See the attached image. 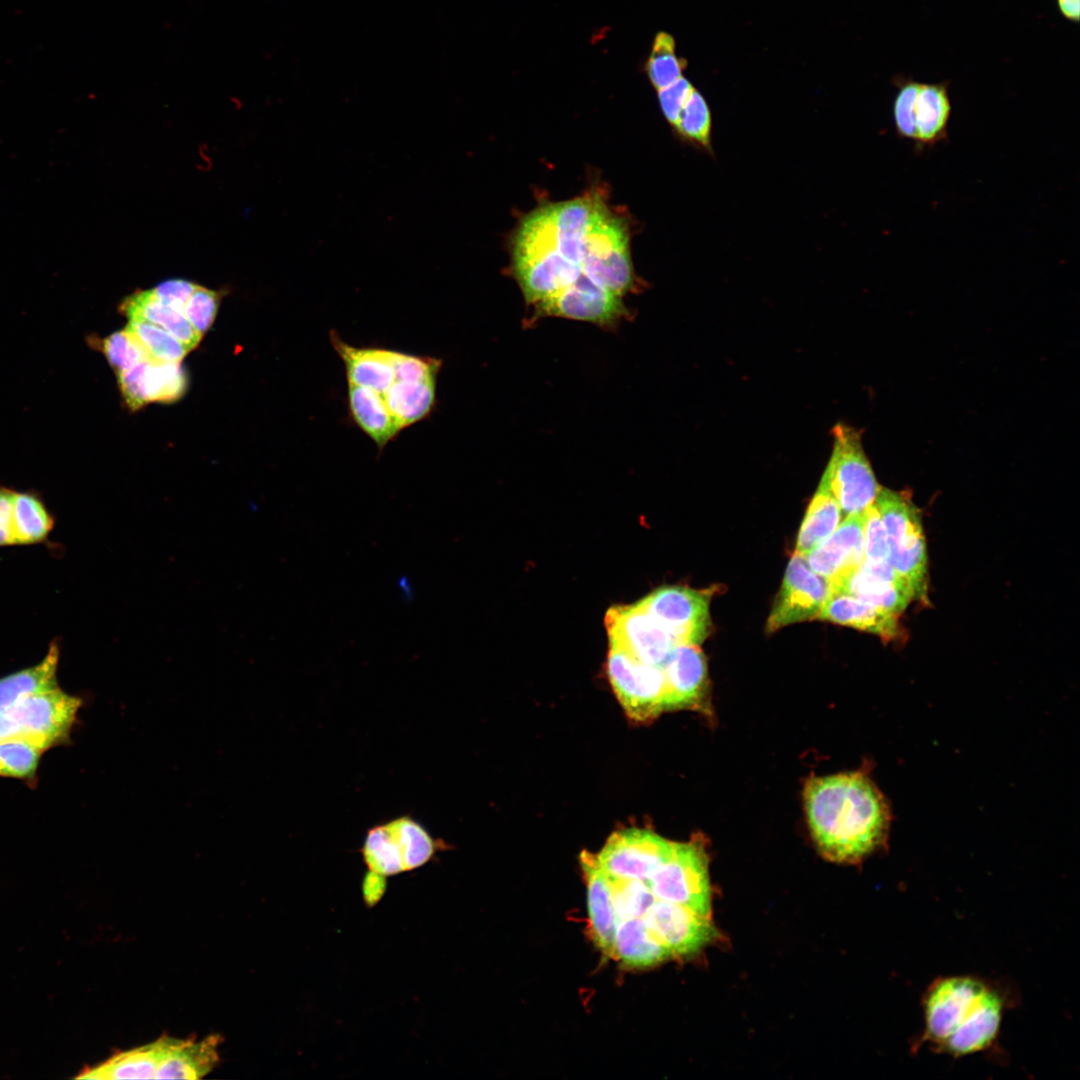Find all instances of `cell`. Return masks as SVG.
Instances as JSON below:
<instances>
[{
  "label": "cell",
  "mask_w": 1080,
  "mask_h": 1080,
  "mask_svg": "<svg viewBox=\"0 0 1080 1080\" xmlns=\"http://www.w3.org/2000/svg\"><path fill=\"white\" fill-rule=\"evenodd\" d=\"M805 807L818 848L833 861H860L886 839L889 809L863 774L812 779L805 790Z\"/></svg>",
  "instance_id": "1"
},
{
  "label": "cell",
  "mask_w": 1080,
  "mask_h": 1080,
  "mask_svg": "<svg viewBox=\"0 0 1080 1080\" xmlns=\"http://www.w3.org/2000/svg\"><path fill=\"white\" fill-rule=\"evenodd\" d=\"M922 1007V1042L936 1052L961 1057L992 1045L1005 1004L1000 991L983 979L950 976L928 986Z\"/></svg>",
  "instance_id": "2"
},
{
  "label": "cell",
  "mask_w": 1080,
  "mask_h": 1080,
  "mask_svg": "<svg viewBox=\"0 0 1080 1080\" xmlns=\"http://www.w3.org/2000/svg\"><path fill=\"white\" fill-rule=\"evenodd\" d=\"M887 538V560L912 587L915 598L927 592L928 558L919 510L904 492L881 487L874 502Z\"/></svg>",
  "instance_id": "3"
},
{
  "label": "cell",
  "mask_w": 1080,
  "mask_h": 1080,
  "mask_svg": "<svg viewBox=\"0 0 1080 1080\" xmlns=\"http://www.w3.org/2000/svg\"><path fill=\"white\" fill-rule=\"evenodd\" d=\"M833 449L823 473L844 517L864 512L881 489L863 448L861 432L838 423L832 429Z\"/></svg>",
  "instance_id": "4"
},
{
  "label": "cell",
  "mask_w": 1080,
  "mask_h": 1080,
  "mask_svg": "<svg viewBox=\"0 0 1080 1080\" xmlns=\"http://www.w3.org/2000/svg\"><path fill=\"white\" fill-rule=\"evenodd\" d=\"M656 899L682 905L710 917L712 894L704 849L696 842L677 843L668 859L646 881Z\"/></svg>",
  "instance_id": "5"
},
{
  "label": "cell",
  "mask_w": 1080,
  "mask_h": 1080,
  "mask_svg": "<svg viewBox=\"0 0 1080 1080\" xmlns=\"http://www.w3.org/2000/svg\"><path fill=\"white\" fill-rule=\"evenodd\" d=\"M582 273L595 284L621 296L633 286L626 225L605 204L587 233Z\"/></svg>",
  "instance_id": "6"
},
{
  "label": "cell",
  "mask_w": 1080,
  "mask_h": 1080,
  "mask_svg": "<svg viewBox=\"0 0 1080 1080\" xmlns=\"http://www.w3.org/2000/svg\"><path fill=\"white\" fill-rule=\"evenodd\" d=\"M711 592L687 586H662L637 604L675 645H700L711 632Z\"/></svg>",
  "instance_id": "7"
},
{
  "label": "cell",
  "mask_w": 1080,
  "mask_h": 1080,
  "mask_svg": "<svg viewBox=\"0 0 1080 1080\" xmlns=\"http://www.w3.org/2000/svg\"><path fill=\"white\" fill-rule=\"evenodd\" d=\"M81 703L79 697L56 687L23 699L5 713L15 737L46 751L69 737Z\"/></svg>",
  "instance_id": "8"
},
{
  "label": "cell",
  "mask_w": 1080,
  "mask_h": 1080,
  "mask_svg": "<svg viewBox=\"0 0 1080 1080\" xmlns=\"http://www.w3.org/2000/svg\"><path fill=\"white\" fill-rule=\"evenodd\" d=\"M672 847L673 842L649 830L630 828L613 833L594 858L609 878L646 882Z\"/></svg>",
  "instance_id": "9"
},
{
  "label": "cell",
  "mask_w": 1080,
  "mask_h": 1080,
  "mask_svg": "<svg viewBox=\"0 0 1080 1080\" xmlns=\"http://www.w3.org/2000/svg\"><path fill=\"white\" fill-rule=\"evenodd\" d=\"M830 594L829 581L811 569L805 556L795 552L773 603L766 631L773 633L791 624L817 619Z\"/></svg>",
  "instance_id": "10"
},
{
  "label": "cell",
  "mask_w": 1080,
  "mask_h": 1080,
  "mask_svg": "<svg viewBox=\"0 0 1080 1080\" xmlns=\"http://www.w3.org/2000/svg\"><path fill=\"white\" fill-rule=\"evenodd\" d=\"M605 627L610 649L645 664L662 667L675 646L637 602L610 607L605 615Z\"/></svg>",
  "instance_id": "11"
},
{
  "label": "cell",
  "mask_w": 1080,
  "mask_h": 1080,
  "mask_svg": "<svg viewBox=\"0 0 1080 1080\" xmlns=\"http://www.w3.org/2000/svg\"><path fill=\"white\" fill-rule=\"evenodd\" d=\"M607 673L618 700L633 720H649L664 710L665 680L661 667L610 649Z\"/></svg>",
  "instance_id": "12"
},
{
  "label": "cell",
  "mask_w": 1080,
  "mask_h": 1080,
  "mask_svg": "<svg viewBox=\"0 0 1080 1080\" xmlns=\"http://www.w3.org/2000/svg\"><path fill=\"white\" fill-rule=\"evenodd\" d=\"M534 306L539 317L554 316L605 326L615 324L627 313L623 296L584 275Z\"/></svg>",
  "instance_id": "13"
},
{
  "label": "cell",
  "mask_w": 1080,
  "mask_h": 1080,
  "mask_svg": "<svg viewBox=\"0 0 1080 1080\" xmlns=\"http://www.w3.org/2000/svg\"><path fill=\"white\" fill-rule=\"evenodd\" d=\"M642 919L651 934L672 957L695 954L718 936L710 917L671 902L656 899Z\"/></svg>",
  "instance_id": "14"
},
{
  "label": "cell",
  "mask_w": 1080,
  "mask_h": 1080,
  "mask_svg": "<svg viewBox=\"0 0 1080 1080\" xmlns=\"http://www.w3.org/2000/svg\"><path fill=\"white\" fill-rule=\"evenodd\" d=\"M840 591L895 615L901 614L915 598L911 585L888 560L863 561L855 570L830 584Z\"/></svg>",
  "instance_id": "15"
},
{
  "label": "cell",
  "mask_w": 1080,
  "mask_h": 1080,
  "mask_svg": "<svg viewBox=\"0 0 1080 1080\" xmlns=\"http://www.w3.org/2000/svg\"><path fill=\"white\" fill-rule=\"evenodd\" d=\"M864 524L865 511L846 516L827 538L805 555L811 569L830 584L857 569L864 561Z\"/></svg>",
  "instance_id": "16"
},
{
  "label": "cell",
  "mask_w": 1080,
  "mask_h": 1080,
  "mask_svg": "<svg viewBox=\"0 0 1080 1080\" xmlns=\"http://www.w3.org/2000/svg\"><path fill=\"white\" fill-rule=\"evenodd\" d=\"M661 668L665 680L664 710L695 708L703 704L707 666L698 645H675Z\"/></svg>",
  "instance_id": "17"
},
{
  "label": "cell",
  "mask_w": 1080,
  "mask_h": 1080,
  "mask_svg": "<svg viewBox=\"0 0 1080 1080\" xmlns=\"http://www.w3.org/2000/svg\"><path fill=\"white\" fill-rule=\"evenodd\" d=\"M330 341L341 358L348 383L384 394L396 380L394 350L377 347H356L343 341L331 331Z\"/></svg>",
  "instance_id": "18"
},
{
  "label": "cell",
  "mask_w": 1080,
  "mask_h": 1080,
  "mask_svg": "<svg viewBox=\"0 0 1080 1080\" xmlns=\"http://www.w3.org/2000/svg\"><path fill=\"white\" fill-rule=\"evenodd\" d=\"M898 615L849 594L833 591L817 619L875 634L891 640L898 634Z\"/></svg>",
  "instance_id": "19"
},
{
  "label": "cell",
  "mask_w": 1080,
  "mask_h": 1080,
  "mask_svg": "<svg viewBox=\"0 0 1080 1080\" xmlns=\"http://www.w3.org/2000/svg\"><path fill=\"white\" fill-rule=\"evenodd\" d=\"M586 885L587 909L592 940L607 957L613 958L616 915L608 876L597 865L593 855L581 856Z\"/></svg>",
  "instance_id": "20"
},
{
  "label": "cell",
  "mask_w": 1080,
  "mask_h": 1080,
  "mask_svg": "<svg viewBox=\"0 0 1080 1080\" xmlns=\"http://www.w3.org/2000/svg\"><path fill=\"white\" fill-rule=\"evenodd\" d=\"M220 1039L211 1035L201 1041L164 1038L161 1061L155 1079H199L218 1060Z\"/></svg>",
  "instance_id": "21"
},
{
  "label": "cell",
  "mask_w": 1080,
  "mask_h": 1080,
  "mask_svg": "<svg viewBox=\"0 0 1080 1080\" xmlns=\"http://www.w3.org/2000/svg\"><path fill=\"white\" fill-rule=\"evenodd\" d=\"M951 111L948 82L920 84L914 107L913 143L917 151L923 152L948 139Z\"/></svg>",
  "instance_id": "22"
},
{
  "label": "cell",
  "mask_w": 1080,
  "mask_h": 1080,
  "mask_svg": "<svg viewBox=\"0 0 1080 1080\" xmlns=\"http://www.w3.org/2000/svg\"><path fill=\"white\" fill-rule=\"evenodd\" d=\"M347 402L353 422L382 450L402 431L381 394L348 383Z\"/></svg>",
  "instance_id": "23"
},
{
  "label": "cell",
  "mask_w": 1080,
  "mask_h": 1080,
  "mask_svg": "<svg viewBox=\"0 0 1080 1080\" xmlns=\"http://www.w3.org/2000/svg\"><path fill=\"white\" fill-rule=\"evenodd\" d=\"M671 957L669 950L651 934L642 918L616 922L612 959L625 967L646 968Z\"/></svg>",
  "instance_id": "24"
},
{
  "label": "cell",
  "mask_w": 1080,
  "mask_h": 1080,
  "mask_svg": "<svg viewBox=\"0 0 1080 1080\" xmlns=\"http://www.w3.org/2000/svg\"><path fill=\"white\" fill-rule=\"evenodd\" d=\"M120 311L129 320H143L155 324L176 337L191 351L200 342L198 334L183 312L161 303L151 290H140L127 296L120 304Z\"/></svg>",
  "instance_id": "25"
},
{
  "label": "cell",
  "mask_w": 1080,
  "mask_h": 1080,
  "mask_svg": "<svg viewBox=\"0 0 1080 1080\" xmlns=\"http://www.w3.org/2000/svg\"><path fill=\"white\" fill-rule=\"evenodd\" d=\"M59 657L58 643L53 641L38 664L0 678V713L23 699L59 687L56 677Z\"/></svg>",
  "instance_id": "26"
},
{
  "label": "cell",
  "mask_w": 1080,
  "mask_h": 1080,
  "mask_svg": "<svg viewBox=\"0 0 1080 1080\" xmlns=\"http://www.w3.org/2000/svg\"><path fill=\"white\" fill-rule=\"evenodd\" d=\"M437 379H397L382 394L387 408L401 430L428 417L436 403Z\"/></svg>",
  "instance_id": "27"
},
{
  "label": "cell",
  "mask_w": 1080,
  "mask_h": 1080,
  "mask_svg": "<svg viewBox=\"0 0 1080 1080\" xmlns=\"http://www.w3.org/2000/svg\"><path fill=\"white\" fill-rule=\"evenodd\" d=\"M164 1039L121 1052L99 1066L82 1072L83 1079H155Z\"/></svg>",
  "instance_id": "28"
},
{
  "label": "cell",
  "mask_w": 1080,
  "mask_h": 1080,
  "mask_svg": "<svg viewBox=\"0 0 1080 1080\" xmlns=\"http://www.w3.org/2000/svg\"><path fill=\"white\" fill-rule=\"evenodd\" d=\"M841 520V508L822 475L800 526L795 552L803 556L808 554L838 527Z\"/></svg>",
  "instance_id": "29"
},
{
  "label": "cell",
  "mask_w": 1080,
  "mask_h": 1080,
  "mask_svg": "<svg viewBox=\"0 0 1080 1080\" xmlns=\"http://www.w3.org/2000/svg\"><path fill=\"white\" fill-rule=\"evenodd\" d=\"M384 825L401 857L405 872L425 865L439 850L447 847L410 816L394 818L384 822Z\"/></svg>",
  "instance_id": "30"
},
{
  "label": "cell",
  "mask_w": 1080,
  "mask_h": 1080,
  "mask_svg": "<svg viewBox=\"0 0 1080 1080\" xmlns=\"http://www.w3.org/2000/svg\"><path fill=\"white\" fill-rule=\"evenodd\" d=\"M53 524V517L37 495L31 492L14 493L15 545L38 544L45 541Z\"/></svg>",
  "instance_id": "31"
},
{
  "label": "cell",
  "mask_w": 1080,
  "mask_h": 1080,
  "mask_svg": "<svg viewBox=\"0 0 1080 1080\" xmlns=\"http://www.w3.org/2000/svg\"><path fill=\"white\" fill-rule=\"evenodd\" d=\"M676 133L688 144L714 157L712 147V113L704 96L693 89L676 125Z\"/></svg>",
  "instance_id": "32"
},
{
  "label": "cell",
  "mask_w": 1080,
  "mask_h": 1080,
  "mask_svg": "<svg viewBox=\"0 0 1080 1080\" xmlns=\"http://www.w3.org/2000/svg\"><path fill=\"white\" fill-rule=\"evenodd\" d=\"M125 329L138 341L152 362L180 363L189 352L176 337L155 324L130 320Z\"/></svg>",
  "instance_id": "33"
},
{
  "label": "cell",
  "mask_w": 1080,
  "mask_h": 1080,
  "mask_svg": "<svg viewBox=\"0 0 1080 1080\" xmlns=\"http://www.w3.org/2000/svg\"><path fill=\"white\" fill-rule=\"evenodd\" d=\"M149 402H173L183 396L187 376L180 363L149 361L144 375Z\"/></svg>",
  "instance_id": "34"
},
{
  "label": "cell",
  "mask_w": 1080,
  "mask_h": 1080,
  "mask_svg": "<svg viewBox=\"0 0 1080 1080\" xmlns=\"http://www.w3.org/2000/svg\"><path fill=\"white\" fill-rule=\"evenodd\" d=\"M44 751L26 739L12 737L0 741V776L32 780Z\"/></svg>",
  "instance_id": "35"
},
{
  "label": "cell",
  "mask_w": 1080,
  "mask_h": 1080,
  "mask_svg": "<svg viewBox=\"0 0 1080 1080\" xmlns=\"http://www.w3.org/2000/svg\"><path fill=\"white\" fill-rule=\"evenodd\" d=\"M686 62L675 53V43L669 34L656 35L652 51L646 63V72L652 85L660 90L682 77Z\"/></svg>",
  "instance_id": "36"
},
{
  "label": "cell",
  "mask_w": 1080,
  "mask_h": 1080,
  "mask_svg": "<svg viewBox=\"0 0 1080 1080\" xmlns=\"http://www.w3.org/2000/svg\"><path fill=\"white\" fill-rule=\"evenodd\" d=\"M361 854L369 870L384 876L405 872L402 860L384 826L377 824L367 831Z\"/></svg>",
  "instance_id": "37"
},
{
  "label": "cell",
  "mask_w": 1080,
  "mask_h": 1080,
  "mask_svg": "<svg viewBox=\"0 0 1080 1080\" xmlns=\"http://www.w3.org/2000/svg\"><path fill=\"white\" fill-rule=\"evenodd\" d=\"M609 881L616 922L628 918H642L656 901L655 896L644 881L612 878H609Z\"/></svg>",
  "instance_id": "38"
},
{
  "label": "cell",
  "mask_w": 1080,
  "mask_h": 1080,
  "mask_svg": "<svg viewBox=\"0 0 1080 1080\" xmlns=\"http://www.w3.org/2000/svg\"><path fill=\"white\" fill-rule=\"evenodd\" d=\"M894 84L897 92L892 105V115L896 134L899 138L914 142V107L921 83L912 78L896 77Z\"/></svg>",
  "instance_id": "39"
},
{
  "label": "cell",
  "mask_w": 1080,
  "mask_h": 1080,
  "mask_svg": "<svg viewBox=\"0 0 1080 1080\" xmlns=\"http://www.w3.org/2000/svg\"><path fill=\"white\" fill-rule=\"evenodd\" d=\"M101 345L107 361L117 374L150 361L142 346L126 329L109 335Z\"/></svg>",
  "instance_id": "40"
},
{
  "label": "cell",
  "mask_w": 1080,
  "mask_h": 1080,
  "mask_svg": "<svg viewBox=\"0 0 1080 1080\" xmlns=\"http://www.w3.org/2000/svg\"><path fill=\"white\" fill-rule=\"evenodd\" d=\"M219 302L220 295L217 291L199 285L196 286L187 300L183 313L194 330L201 336L213 324Z\"/></svg>",
  "instance_id": "41"
},
{
  "label": "cell",
  "mask_w": 1080,
  "mask_h": 1080,
  "mask_svg": "<svg viewBox=\"0 0 1080 1080\" xmlns=\"http://www.w3.org/2000/svg\"><path fill=\"white\" fill-rule=\"evenodd\" d=\"M863 543L864 561L877 562L887 560L888 546L886 531L874 503L865 510Z\"/></svg>",
  "instance_id": "42"
},
{
  "label": "cell",
  "mask_w": 1080,
  "mask_h": 1080,
  "mask_svg": "<svg viewBox=\"0 0 1080 1080\" xmlns=\"http://www.w3.org/2000/svg\"><path fill=\"white\" fill-rule=\"evenodd\" d=\"M694 87L684 77L658 90V100L665 119L674 127Z\"/></svg>",
  "instance_id": "43"
},
{
  "label": "cell",
  "mask_w": 1080,
  "mask_h": 1080,
  "mask_svg": "<svg viewBox=\"0 0 1080 1080\" xmlns=\"http://www.w3.org/2000/svg\"><path fill=\"white\" fill-rule=\"evenodd\" d=\"M148 362L139 363L117 374L121 393L131 410H138L148 403L144 383Z\"/></svg>",
  "instance_id": "44"
},
{
  "label": "cell",
  "mask_w": 1080,
  "mask_h": 1080,
  "mask_svg": "<svg viewBox=\"0 0 1080 1080\" xmlns=\"http://www.w3.org/2000/svg\"><path fill=\"white\" fill-rule=\"evenodd\" d=\"M197 284L185 279H168L150 289L161 303L183 312L185 304Z\"/></svg>",
  "instance_id": "45"
},
{
  "label": "cell",
  "mask_w": 1080,
  "mask_h": 1080,
  "mask_svg": "<svg viewBox=\"0 0 1080 1080\" xmlns=\"http://www.w3.org/2000/svg\"><path fill=\"white\" fill-rule=\"evenodd\" d=\"M15 491L0 488V546L15 545L13 499Z\"/></svg>",
  "instance_id": "46"
},
{
  "label": "cell",
  "mask_w": 1080,
  "mask_h": 1080,
  "mask_svg": "<svg viewBox=\"0 0 1080 1080\" xmlns=\"http://www.w3.org/2000/svg\"><path fill=\"white\" fill-rule=\"evenodd\" d=\"M386 876L371 870L366 873L362 883V894L365 903L372 907L383 897L386 890Z\"/></svg>",
  "instance_id": "47"
},
{
  "label": "cell",
  "mask_w": 1080,
  "mask_h": 1080,
  "mask_svg": "<svg viewBox=\"0 0 1080 1080\" xmlns=\"http://www.w3.org/2000/svg\"><path fill=\"white\" fill-rule=\"evenodd\" d=\"M1080 0H1056L1057 7L1067 20L1078 23L1080 17Z\"/></svg>",
  "instance_id": "48"
},
{
  "label": "cell",
  "mask_w": 1080,
  "mask_h": 1080,
  "mask_svg": "<svg viewBox=\"0 0 1080 1080\" xmlns=\"http://www.w3.org/2000/svg\"><path fill=\"white\" fill-rule=\"evenodd\" d=\"M14 737L12 724L6 713H0V741Z\"/></svg>",
  "instance_id": "49"
}]
</instances>
